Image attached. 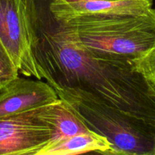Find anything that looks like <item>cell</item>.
<instances>
[{"label": "cell", "instance_id": "4", "mask_svg": "<svg viewBox=\"0 0 155 155\" xmlns=\"http://www.w3.org/2000/svg\"><path fill=\"white\" fill-rule=\"evenodd\" d=\"M42 110L43 106L0 117V155H37L56 139V128Z\"/></svg>", "mask_w": 155, "mask_h": 155}, {"label": "cell", "instance_id": "5", "mask_svg": "<svg viewBox=\"0 0 155 155\" xmlns=\"http://www.w3.org/2000/svg\"><path fill=\"white\" fill-rule=\"evenodd\" d=\"M0 42L19 74L41 80L30 48L22 0H0Z\"/></svg>", "mask_w": 155, "mask_h": 155}, {"label": "cell", "instance_id": "6", "mask_svg": "<svg viewBox=\"0 0 155 155\" xmlns=\"http://www.w3.org/2000/svg\"><path fill=\"white\" fill-rule=\"evenodd\" d=\"M58 98L46 82L18 76L0 88V117L38 108Z\"/></svg>", "mask_w": 155, "mask_h": 155}, {"label": "cell", "instance_id": "9", "mask_svg": "<svg viewBox=\"0 0 155 155\" xmlns=\"http://www.w3.org/2000/svg\"><path fill=\"white\" fill-rule=\"evenodd\" d=\"M42 114L45 119L56 128L57 136L54 141L93 132L88 128L71 104L60 98L43 106Z\"/></svg>", "mask_w": 155, "mask_h": 155}, {"label": "cell", "instance_id": "10", "mask_svg": "<svg viewBox=\"0 0 155 155\" xmlns=\"http://www.w3.org/2000/svg\"><path fill=\"white\" fill-rule=\"evenodd\" d=\"M19 75L18 68L4 45L0 42V88Z\"/></svg>", "mask_w": 155, "mask_h": 155}, {"label": "cell", "instance_id": "12", "mask_svg": "<svg viewBox=\"0 0 155 155\" xmlns=\"http://www.w3.org/2000/svg\"><path fill=\"white\" fill-rule=\"evenodd\" d=\"M67 3H74L78 2H86V1H97V0H62Z\"/></svg>", "mask_w": 155, "mask_h": 155}, {"label": "cell", "instance_id": "11", "mask_svg": "<svg viewBox=\"0 0 155 155\" xmlns=\"http://www.w3.org/2000/svg\"><path fill=\"white\" fill-rule=\"evenodd\" d=\"M133 61L136 68L155 87V45L145 55Z\"/></svg>", "mask_w": 155, "mask_h": 155}, {"label": "cell", "instance_id": "3", "mask_svg": "<svg viewBox=\"0 0 155 155\" xmlns=\"http://www.w3.org/2000/svg\"><path fill=\"white\" fill-rule=\"evenodd\" d=\"M92 131L111 144L108 154L155 155V125L106 104L68 103Z\"/></svg>", "mask_w": 155, "mask_h": 155}, {"label": "cell", "instance_id": "7", "mask_svg": "<svg viewBox=\"0 0 155 155\" xmlns=\"http://www.w3.org/2000/svg\"><path fill=\"white\" fill-rule=\"evenodd\" d=\"M151 0H97L67 3L51 0V11L58 14L91 15H141L152 8Z\"/></svg>", "mask_w": 155, "mask_h": 155}, {"label": "cell", "instance_id": "1", "mask_svg": "<svg viewBox=\"0 0 155 155\" xmlns=\"http://www.w3.org/2000/svg\"><path fill=\"white\" fill-rule=\"evenodd\" d=\"M22 1L38 72L60 99L104 104L155 125V87L133 61L92 55L53 14L51 0Z\"/></svg>", "mask_w": 155, "mask_h": 155}, {"label": "cell", "instance_id": "2", "mask_svg": "<svg viewBox=\"0 0 155 155\" xmlns=\"http://www.w3.org/2000/svg\"><path fill=\"white\" fill-rule=\"evenodd\" d=\"M52 12L72 27L78 43L95 57L133 61L155 45V9L141 15Z\"/></svg>", "mask_w": 155, "mask_h": 155}, {"label": "cell", "instance_id": "8", "mask_svg": "<svg viewBox=\"0 0 155 155\" xmlns=\"http://www.w3.org/2000/svg\"><path fill=\"white\" fill-rule=\"evenodd\" d=\"M110 148L111 144L107 138L91 132L52 141L37 155H77L89 152L108 154Z\"/></svg>", "mask_w": 155, "mask_h": 155}]
</instances>
